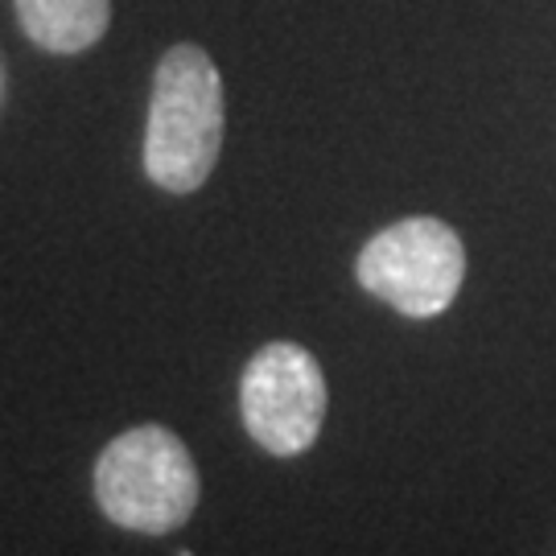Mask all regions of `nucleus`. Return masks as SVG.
<instances>
[{"mask_svg": "<svg viewBox=\"0 0 556 556\" xmlns=\"http://www.w3.org/2000/svg\"><path fill=\"white\" fill-rule=\"evenodd\" d=\"M223 75L215 59L178 41L161 54L149 91L144 124V174L165 194H194L215 174L223 153Z\"/></svg>", "mask_w": 556, "mask_h": 556, "instance_id": "1", "label": "nucleus"}, {"mask_svg": "<svg viewBox=\"0 0 556 556\" xmlns=\"http://www.w3.org/2000/svg\"><path fill=\"white\" fill-rule=\"evenodd\" d=\"M199 466L165 425H137L96 457V503L124 532L169 536L199 507Z\"/></svg>", "mask_w": 556, "mask_h": 556, "instance_id": "2", "label": "nucleus"}, {"mask_svg": "<svg viewBox=\"0 0 556 556\" xmlns=\"http://www.w3.org/2000/svg\"><path fill=\"white\" fill-rule=\"evenodd\" d=\"M355 277L404 318H438L466 280V248L450 223L429 215L400 219L363 243Z\"/></svg>", "mask_w": 556, "mask_h": 556, "instance_id": "3", "label": "nucleus"}, {"mask_svg": "<svg viewBox=\"0 0 556 556\" xmlns=\"http://www.w3.org/2000/svg\"><path fill=\"white\" fill-rule=\"evenodd\" d=\"M326 376L301 342H268L248 358L239 379L243 429L273 457H298L326 425Z\"/></svg>", "mask_w": 556, "mask_h": 556, "instance_id": "4", "label": "nucleus"}, {"mask_svg": "<svg viewBox=\"0 0 556 556\" xmlns=\"http://www.w3.org/2000/svg\"><path fill=\"white\" fill-rule=\"evenodd\" d=\"M21 29L46 54H83L108 34L112 0H13Z\"/></svg>", "mask_w": 556, "mask_h": 556, "instance_id": "5", "label": "nucleus"}]
</instances>
